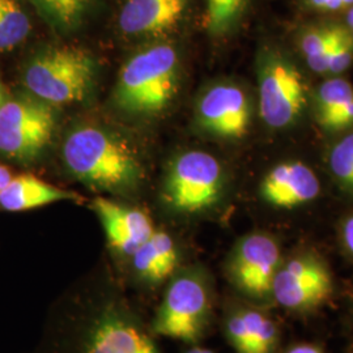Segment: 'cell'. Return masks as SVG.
Returning a JSON list of instances; mask_svg holds the SVG:
<instances>
[{"label": "cell", "instance_id": "obj_15", "mask_svg": "<svg viewBox=\"0 0 353 353\" xmlns=\"http://www.w3.org/2000/svg\"><path fill=\"white\" fill-rule=\"evenodd\" d=\"M225 332L237 353H272L278 343L275 323L263 313L240 309L227 319Z\"/></svg>", "mask_w": 353, "mask_h": 353}, {"label": "cell", "instance_id": "obj_17", "mask_svg": "<svg viewBox=\"0 0 353 353\" xmlns=\"http://www.w3.org/2000/svg\"><path fill=\"white\" fill-rule=\"evenodd\" d=\"M137 272L145 280L159 283L169 278L178 265V252L173 239L156 230L132 254Z\"/></svg>", "mask_w": 353, "mask_h": 353}, {"label": "cell", "instance_id": "obj_21", "mask_svg": "<svg viewBox=\"0 0 353 353\" xmlns=\"http://www.w3.org/2000/svg\"><path fill=\"white\" fill-rule=\"evenodd\" d=\"M353 99L352 85L343 79H332L323 83L318 90V119L327 127L330 121Z\"/></svg>", "mask_w": 353, "mask_h": 353}, {"label": "cell", "instance_id": "obj_19", "mask_svg": "<svg viewBox=\"0 0 353 353\" xmlns=\"http://www.w3.org/2000/svg\"><path fill=\"white\" fill-rule=\"evenodd\" d=\"M30 29V19L20 0H0V52L24 42Z\"/></svg>", "mask_w": 353, "mask_h": 353}, {"label": "cell", "instance_id": "obj_8", "mask_svg": "<svg viewBox=\"0 0 353 353\" xmlns=\"http://www.w3.org/2000/svg\"><path fill=\"white\" fill-rule=\"evenodd\" d=\"M306 90L303 77L288 62L272 58L263 65L259 81L261 115L274 128L290 126L303 112Z\"/></svg>", "mask_w": 353, "mask_h": 353}, {"label": "cell", "instance_id": "obj_23", "mask_svg": "<svg viewBox=\"0 0 353 353\" xmlns=\"http://www.w3.org/2000/svg\"><path fill=\"white\" fill-rule=\"evenodd\" d=\"M330 169L344 189L353 191V134L341 139L332 148Z\"/></svg>", "mask_w": 353, "mask_h": 353}, {"label": "cell", "instance_id": "obj_29", "mask_svg": "<svg viewBox=\"0 0 353 353\" xmlns=\"http://www.w3.org/2000/svg\"><path fill=\"white\" fill-rule=\"evenodd\" d=\"M11 179H12V172L10 170V168L0 165V192L7 188Z\"/></svg>", "mask_w": 353, "mask_h": 353}, {"label": "cell", "instance_id": "obj_5", "mask_svg": "<svg viewBox=\"0 0 353 353\" xmlns=\"http://www.w3.org/2000/svg\"><path fill=\"white\" fill-rule=\"evenodd\" d=\"M223 190V169L212 154L202 151L182 153L172 163L165 178L164 198L170 208L196 214L212 207Z\"/></svg>", "mask_w": 353, "mask_h": 353}, {"label": "cell", "instance_id": "obj_27", "mask_svg": "<svg viewBox=\"0 0 353 353\" xmlns=\"http://www.w3.org/2000/svg\"><path fill=\"white\" fill-rule=\"evenodd\" d=\"M310 3L316 8L325 11H338L344 8L341 0H310Z\"/></svg>", "mask_w": 353, "mask_h": 353}, {"label": "cell", "instance_id": "obj_11", "mask_svg": "<svg viewBox=\"0 0 353 353\" xmlns=\"http://www.w3.org/2000/svg\"><path fill=\"white\" fill-rule=\"evenodd\" d=\"M93 210L99 216L109 245L121 254L132 255L154 232L148 214L106 198H97Z\"/></svg>", "mask_w": 353, "mask_h": 353}, {"label": "cell", "instance_id": "obj_10", "mask_svg": "<svg viewBox=\"0 0 353 353\" xmlns=\"http://www.w3.org/2000/svg\"><path fill=\"white\" fill-rule=\"evenodd\" d=\"M201 126L220 138L240 139L250 125V105L245 92L233 84H217L198 103Z\"/></svg>", "mask_w": 353, "mask_h": 353}, {"label": "cell", "instance_id": "obj_7", "mask_svg": "<svg viewBox=\"0 0 353 353\" xmlns=\"http://www.w3.org/2000/svg\"><path fill=\"white\" fill-rule=\"evenodd\" d=\"M332 292L334 280L326 263L313 254H303L280 265L271 294L287 310L309 312L326 303Z\"/></svg>", "mask_w": 353, "mask_h": 353}, {"label": "cell", "instance_id": "obj_12", "mask_svg": "<svg viewBox=\"0 0 353 353\" xmlns=\"http://www.w3.org/2000/svg\"><path fill=\"white\" fill-rule=\"evenodd\" d=\"M321 185L316 173L303 163H285L267 173L261 185L265 202L276 208L292 210L314 201Z\"/></svg>", "mask_w": 353, "mask_h": 353}, {"label": "cell", "instance_id": "obj_32", "mask_svg": "<svg viewBox=\"0 0 353 353\" xmlns=\"http://www.w3.org/2000/svg\"><path fill=\"white\" fill-rule=\"evenodd\" d=\"M344 7H348V6H353V0H341Z\"/></svg>", "mask_w": 353, "mask_h": 353}, {"label": "cell", "instance_id": "obj_25", "mask_svg": "<svg viewBox=\"0 0 353 353\" xmlns=\"http://www.w3.org/2000/svg\"><path fill=\"white\" fill-rule=\"evenodd\" d=\"M351 125H353V99L330 121L326 128L341 130V128H345Z\"/></svg>", "mask_w": 353, "mask_h": 353}, {"label": "cell", "instance_id": "obj_16", "mask_svg": "<svg viewBox=\"0 0 353 353\" xmlns=\"http://www.w3.org/2000/svg\"><path fill=\"white\" fill-rule=\"evenodd\" d=\"M72 199H76L75 192L57 188L38 176L23 174L12 176L0 192V207L6 211L21 212Z\"/></svg>", "mask_w": 353, "mask_h": 353}, {"label": "cell", "instance_id": "obj_31", "mask_svg": "<svg viewBox=\"0 0 353 353\" xmlns=\"http://www.w3.org/2000/svg\"><path fill=\"white\" fill-rule=\"evenodd\" d=\"M347 23H348V26L352 28L353 30V7L350 10V12H348V16H347Z\"/></svg>", "mask_w": 353, "mask_h": 353}, {"label": "cell", "instance_id": "obj_33", "mask_svg": "<svg viewBox=\"0 0 353 353\" xmlns=\"http://www.w3.org/2000/svg\"><path fill=\"white\" fill-rule=\"evenodd\" d=\"M3 101H4V97H3V89H1V85H0V106H1Z\"/></svg>", "mask_w": 353, "mask_h": 353}, {"label": "cell", "instance_id": "obj_1", "mask_svg": "<svg viewBox=\"0 0 353 353\" xmlns=\"http://www.w3.org/2000/svg\"><path fill=\"white\" fill-rule=\"evenodd\" d=\"M64 165L90 188L125 192L139 185L143 168L135 152L113 132L99 126H79L64 139Z\"/></svg>", "mask_w": 353, "mask_h": 353}, {"label": "cell", "instance_id": "obj_4", "mask_svg": "<svg viewBox=\"0 0 353 353\" xmlns=\"http://www.w3.org/2000/svg\"><path fill=\"white\" fill-rule=\"evenodd\" d=\"M55 106L33 94L16 96L0 106V152L13 160H37L54 137Z\"/></svg>", "mask_w": 353, "mask_h": 353}, {"label": "cell", "instance_id": "obj_9", "mask_svg": "<svg viewBox=\"0 0 353 353\" xmlns=\"http://www.w3.org/2000/svg\"><path fill=\"white\" fill-rule=\"evenodd\" d=\"M278 242L263 233L243 237L229 263V274L239 290L252 297L271 294L272 283L281 265Z\"/></svg>", "mask_w": 353, "mask_h": 353}, {"label": "cell", "instance_id": "obj_2", "mask_svg": "<svg viewBox=\"0 0 353 353\" xmlns=\"http://www.w3.org/2000/svg\"><path fill=\"white\" fill-rule=\"evenodd\" d=\"M178 72V54L172 45L156 43L138 51L121 70L115 103L132 115L161 113L176 94Z\"/></svg>", "mask_w": 353, "mask_h": 353}, {"label": "cell", "instance_id": "obj_13", "mask_svg": "<svg viewBox=\"0 0 353 353\" xmlns=\"http://www.w3.org/2000/svg\"><path fill=\"white\" fill-rule=\"evenodd\" d=\"M84 353H160L151 336L131 318L103 313L92 326Z\"/></svg>", "mask_w": 353, "mask_h": 353}, {"label": "cell", "instance_id": "obj_24", "mask_svg": "<svg viewBox=\"0 0 353 353\" xmlns=\"http://www.w3.org/2000/svg\"><path fill=\"white\" fill-rule=\"evenodd\" d=\"M352 62V41L348 33L343 29L341 36L336 39L328 62V72L341 74Z\"/></svg>", "mask_w": 353, "mask_h": 353}, {"label": "cell", "instance_id": "obj_18", "mask_svg": "<svg viewBox=\"0 0 353 353\" xmlns=\"http://www.w3.org/2000/svg\"><path fill=\"white\" fill-rule=\"evenodd\" d=\"M96 0H32L42 19L57 33L76 30L88 16Z\"/></svg>", "mask_w": 353, "mask_h": 353}, {"label": "cell", "instance_id": "obj_22", "mask_svg": "<svg viewBox=\"0 0 353 353\" xmlns=\"http://www.w3.org/2000/svg\"><path fill=\"white\" fill-rule=\"evenodd\" d=\"M246 0H205L207 28L220 34L227 32L240 17Z\"/></svg>", "mask_w": 353, "mask_h": 353}, {"label": "cell", "instance_id": "obj_20", "mask_svg": "<svg viewBox=\"0 0 353 353\" xmlns=\"http://www.w3.org/2000/svg\"><path fill=\"white\" fill-rule=\"evenodd\" d=\"M341 28L313 29L303 36L301 49L312 71L318 74L328 72L331 50L341 36Z\"/></svg>", "mask_w": 353, "mask_h": 353}, {"label": "cell", "instance_id": "obj_14", "mask_svg": "<svg viewBox=\"0 0 353 353\" xmlns=\"http://www.w3.org/2000/svg\"><path fill=\"white\" fill-rule=\"evenodd\" d=\"M188 0H126L119 17V29L127 36L161 34L181 21Z\"/></svg>", "mask_w": 353, "mask_h": 353}, {"label": "cell", "instance_id": "obj_26", "mask_svg": "<svg viewBox=\"0 0 353 353\" xmlns=\"http://www.w3.org/2000/svg\"><path fill=\"white\" fill-rule=\"evenodd\" d=\"M343 241L345 249L353 255V216H351L343 227Z\"/></svg>", "mask_w": 353, "mask_h": 353}, {"label": "cell", "instance_id": "obj_28", "mask_svg": "<svg viewBox=\"0 0 353 353\" xmlns=\"http://www.w3.org/2000/svg\"><path fill=\"white\" fill-rule=\"evenodd\" d=\"M285 353H323V351L314 344H299L290 348Z\"/></svg>", "mask_w": 353, "mask_h": 353}, {"label": "cell", "instance_id": "obj_30", "mask_svg": "<svg viewBox=\"0 0 353 353\" xmlns=\"http://www.w3.org/2000/svg\"><path fill=\"white\" fill-rule=\"evenodd\" d=\"M186 353H216L212 350H208V348H202V347H192L191 350H189Z\"/></svg>", "mask_w": 353, "mask_h": 353}, {"label": "cell", "instance_id": "obj_3", "mask_svg": "<svg viewBox=\"0 0 353 353\" xmlns=\"http://www.w3.org/2000/svg\"><path fill=\"white\" fill-rule=\"evenodd\" d=\"M96 62L74 46H48L28 62L24 83L30 94L54 106L83 101L93 88Z\"/></svg>", "mask_w": 353, "mask_h": 353}, {"label": "cell", "instance_id": "obj_6", "mask_svg": "<svg viewBox=\"0 0 353 353\" xmlns=\"http://www.w3.org/2000/svg\"><path fill=\"white\" fill-rule=\"evenodd\" d=\"M211 309L210 290L196 274L176 278L166 290L154 331L172 339L195 343L202 336Z\"/></svg>", "mask_w": 353, "mask_h": 353}]
</instances>
